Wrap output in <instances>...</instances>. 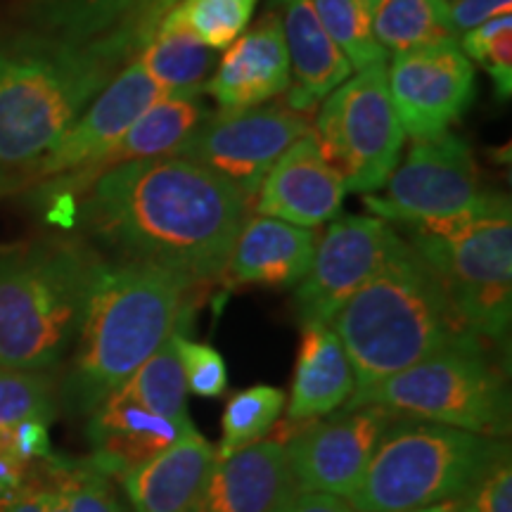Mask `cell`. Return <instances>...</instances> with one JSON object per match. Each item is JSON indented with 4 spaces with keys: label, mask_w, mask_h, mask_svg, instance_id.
<instances>
[{
    "label": "cell",
    "mask_w": 512,
    "mask_h": 512,
    "mask_svg": "<svg viewBox=\"0 0 512 512\" xmlns=\"http://www.w3.org/2000/svg\"><path fill=\"white\" fill-rule=\"evenodd\" d=\"M396 117L411 138L451 128L475 100V67L458 41H444L394 55L387 72Z\"/></svg>",
    "instance_id": "obj_15"
},
{
    "label": "cell",
    "mask_w": 512,
    "mask_h": 512,
    "mask_svg": "<svg viewBox=\"0 0 512 512\" xmlns=\"http://www.w3.org/2000/svg\"><path fill=\"white\" fill-rule=\"evenodd\" d=\"M465 512H512V465L503 456L465 496Z\"/></svg>",
    "instance_id": "obj_36"
},
{
    "label": "cell",
    "mask_w": 512,
    "mask_h": 512,
    "mask_svg": "<svg viewBox=\"0 0 512 512\" xmlns=\"http://www.w3.org/2000/svg\"><path fill=\"white\" fill-rule=\"evenodd\" d=\"M133 60L164 95H200L216 64V50L185 31L157 29Z\"/></svg>",
    "instance_id": "obj_26"
},
{
    "label": "cell",
    "mask_w": 512,
    "mask_h": 512,
    "mask_svg": "<svg viewBox=\"0 0 512 512\" xmlns=\"http://www.w3.org/2000/svg\"><path fill=\"white\" fill-rule=\"evenodd\" d=\"M380 190L382 195L363 197V204L377 219L396 226L446 219L486 195L470 145L451 131L413 138L408 157Z\"/></svg>",
    "instance_id": "obj_10"
},
{
    "label": "cell",
    "mask_w": 512,
    "mask_h": 512,
    "mask_svg": "<svg viewBox=\"0 0 512 512\" xmlns=\"http://www.w3.org/2000/svg\"><path fill=\"white\" fill-rule=\"evenodd\" d=\"M396 418L399 415L389 408L366 403L344 406L306 425H290L294 432L280 439L287 448L294 491L349 498Z\"/></svg>",
    "instance_id": "obj_12"
},
{
    "label": "cell",
    "mask_w": 512,
    "mask_h": 512,
    "mask_svg": "<svg viewBox=\"0 0 512 512\" xmlns=\"http://www.w3.org/2000/svg\"><path fill=\"white\" fill-rule=\"evenodd\" d=\"M273 512H354L347 498L320 491H292Z\"/></svg>",
    "instance_id": "obj_40"
},
{
    "label": "cell",
    "mask_w": 512,
    "mask_h": 512,
    "mask_svg": "<svg viewBox=\"0 0 512 512\" xmlns=\"http://www.w3.org/2000/svg\"><path fill=\"white\" fill-rule=\"evenodd\" d=\"M356 387L354 368L330 325L302 328L297 366L285 401L287 425H306L347 406Z\"/></svg>",
    "instance_id": "obj_25"
},
{
    "label": "cell",
    "mask_w": 512,
    "mask_h": 512,
    "mask_svg": "<svg viewBox=\"0 0 512 512\" xmlns=\"http://www.w3.org/2000/svg\"><path fill=\"white\" fill-rule=\"evenodd\" d=\"M216 465V446L190 432L117 479L131 512H195Z\"/></svg>",
    "instance_id": "obj_21"
},
{
    "label": "cell",
    "mask_w": 512,
    "mask_h": 512,
    "mask_svg": "<svg viewBox=\"0 0 512 512\" xmlns=\"http://www.w3.org/2000/svg\"><path fill=\"white\" fill-rule=\"evenodd\" d=\"M195 287L162 268L107 261L57 377L60 408L88 415L131 380L171 332L188 325Z\"/></svg>",
    "instance_id": "obj_3"
},
{
    "label": "cell",
    "mask_w": 512,
    "mask_h": 512,
    "mask_svg": "<svg viewBox=\"0 0 512 512\" xmlns=\"http://www.w3.org/2000/svg\"><path fill=\"white\" fill-rule=\"evenodd\" d=\"M0 512H131L117 479L102 472L91 456L53 451L34 460L10 494L0 496Z\"/></svg>",
    "instance_id": "obj_18"
},
{
    "label": "cell",
    "mask_w": 512,
    "mask_h": 512,
    "mask_svg": "<svg viewBox=\"0 0 512 512\" xmlns=\"http://www.w3.org/2000/svg\"><path fill=\"white\" fill-rule=\"evenodd\" d=\"M373 36L387 55L458 41L448 0H382L373 10Z\"/></svg>",
    "instance_id": "obj_27"
},
{
    "label": "cell",
    "mask_w": 512,
    "mask_h": 512,
    "mask_svg": "<svg viewBox=\"0 0 512 512\" xmlns=\"http://www.w3.org/2000/svg\"><path fill=\"white\" fill-rule=\"evenodd\" d=\"M366 403H377L403 418L484 437L503 439L510 434L508 382L479 337L422 358L347 403V408Z\"/></svg>",
    "instance_id": "obj_8"
},
{
    "label": "cell",
    "mask_w": 512,
    "mask_h": 512,
    "mask_svg": "<svg viewBox=\"0 0 512 512\" xmlns=\"http://www.w3.org/2000/svg\"><path fill=\"white\" fill-rule=\"evenodd\" d=\"M259 0H178L157 29L185 31L211 50L228 48L252 22Z\"/></svg>",
    "instance_id": "obj_30"
},
{
    "label": "cell",
    "mask_w": 512,
    "mask_h": 512,
    "mask_svg": "<svg viewBox=\"0 0 512 512\" xmlns=\"http://www.w3.org/2000/svg\"><path fill=\"white\" fill-rule=\"evenodd\" d=\"M294 491L283 439H261L211 470L195 512H273Z\"/></svg>",
    "instance_id": "obj_24"
},
{
    "label": "cell",
    "mask_w": 512,
    "mask_h": 512,
    "mask_svg": "<svg viewBox=\"0 0 512 512\" xmlns=\"http://www.w3.org/2000/svg\"><path fill=\"white\" fill-rule=\"evenodd\" d=\"M344 195V181L325 159L313 131H309L294 140L268 169L252 207L259 216L302 228H320L337 219Z\"/></svg>",
    "instance_id": "obj_16"
},
{
    "label": "cell",
    "mask_w": 512,
    "mask_h": 512,
    "mask_svg": "<svg viewBox=\"0 0 512 512\" xmlns=\"http://www.w3.org/2000/svg\"><path fill=\"white\" fill-rule=\"evenodd\" d=\"M143 5L145 0H29V19L38 34L81 43L110 34Z\"/></svg>",
    "instance_id": "obj_28"
},
{
    "label": "cell",
    "mask_w": 512,
    "mask_h": 512,
    "mask_svg": "<svg viewBox=\"0 0 512 512\" xmlns=\"http://www.w3.org/2000/svg\"><path fill=\"white\" fill-rule=\"evenodd\" d=\"M467 60H475L494 81L496 95L508 100L512 93V15H498L460 34L458 41Z\"/></svg>",
    "instance_id": "obj_34"
},
{
    "label": "cell",
    "mask_w": 512,
    "mask_h": 512,
    "mask_svg": "<svg viewBox=\"0 0 512 512\" xmlns=\"http://www.w3.org/2000/svg\"><path fill=\"white\" fill-rule=\"evenodd\" d=\"M508 453L503 439L399 415L347 503L354 512H413L458 501Z\"/></svg>",
    "instance_id": "obj_7"
},
{
    "label": "cell",
    "mask_w": 512,
    "mask_h": 512,
    "mask_svg": "<svg viewBox=\"0 0 512 512\" xmlns=\"http://www.w3.org/2000/svg\"><path fill=\"white\" fill-rule=\"evenodd\" d=\"M10 444L24 463H34L53 453L50 444V422L24 420L10 430Z\"/></svg>",
    "instance_id": "obj_38"
},
{
    "label": "cell",
    "mask_w": 512,
    "mask_h": 512,
    "mask_svg": "<svg viewBox=\"0 0 512 512\" xmlns=\"http://www.w3.org/2000/svg\"><path fill=\"white\" fill-rule=\"evenodd\" d=\"M366 3H368V8H370V10H375V8H377V5H380V3H382V0H366Z\"/></svg>",
    "instance_id": "obj_43"
},
{
    "label": "cell",
    "mask_w": 512,
    "mask_h": 512,
    "mask_svg": "<svg viewBox=\"0 0 512 512\" xmlns=\"http://www.w3.org/2000/svg\"><path fill=\"white\" fill-rule=\"evenodd\" d=\"M512 0H453L448 3V19H451L453 34L460 36L475 29L477 24L498 15H510Z\"/></svg>",
    "instance_id": "obj_37"
},
{
    "label": "cell",
    "mask_w": 512,
    "mask_h": 512,
    "mask_svg": "<svg viewBox=\"0 0 512 512\" xmlns=\"http://www.w3.org/2000/svg\"><path fill=\"white\" fill-rule=\"evenodd\" d=\"M183 328H188V325H183ZM178 330L171 332L155 349V354L147 358L143 366L131 375V380L121 387L159 418H166L183 430H195L188 413V384H185L176 347Z\"/></svg>",
    "instance_id": "obj_29"
},
{
    "label": "cell",
    "mask_w": 512,
    "mask_h": 512,
    "mask_svg": "<svg viewBox=\"0 0 512 512\" xmlns=\"http://www.w3.org/2000/svg\"><path fill=\"white\" fill-rule=\"evenodd\" d=\"M159 98H164L162 88L131 60L46 155L5 190H38L83 174Z\"/></svg>",
    "instance_id": "obj_14"
},
{
    "label": "cell",
    "mask_w": 512,
    "mask_h": 512,
    "mask_svg": "<svg viewBox=\"0 0 512 512\" xmlns=\"http://www.w3.org/2000/svg\"><path fill=\"white\" fill-rule=\"evenodd\" d=\"M396 238V228L377 216L332 219L318 238L309 273L294 290V316L302 328L330 325L337 311L373 278Z\"/></svg>",
    "instance_id": "obj_13"
},
{
    "label": "cell",
    "mask_w": 512,
    "mask_h": 512,
    "mask_svg": "<svg viewBox=\"0 0 512 512\" xmlns=\"http://www.w3.org/2000/svg\"><path fill=\"white\" fill-rule=\"evenodd\" d=\"M347 192L373 195L387 183L403 150L401 121L387 86V62L358 69L337 86L311 128Z\"/></svg>",
    "instance_id": "obj_9"
},
{
    "label": "cell",
    "mask_w": 512,
    "mask_h": 512,
    "mask_svg": "<svg viewBox=\"0 0 512 512\" xmlns=\"http://www.w3.org/2000/svg\"><path fill=\"white\" fill-rule=\"evenodd\" d=\"M176 347L188 392L202 396V399H219L221 394H226L228 370L219 351L209 344L190 339L188 328L178 330Z\"/></svg>",
    "instance_id": "obj_35"
},
{
    "label": "cell",
    "mask_w": 512,
    "mask_h": 512,
    "mask_svg": "<svg viewBox=\"0 0 512 512\" xmlns=\"http://www.w3.org/2000/svg\"><path fill=\"white\" fill-rule=\"evenodd\" d=\"M413 512H465V498H458V501H446L439 505H432V508H422Z\"/></svg>",
    "instance_id": "obj_42"
},
{
    "label": "cell",
    "mask_w": 512,
    "mask_h": 512,
    "mask_svg": "<svg viewBox=\"0 0 512 512\" xmlns=\"http://www.w3.org/2000/svg\"><path fill=\"white\" fill-rule=\"evenodd\" d=\"M178 0H145V5L140 8L136 15L131 19H126L121 27L128 29V34L133 38V48H136V55L140 53V48L145 46L147 41H150L152 36H155V31L159 27V22H162V17L169 12Z\"/></svg>",
    "instance_id": "obj_39"
},
{
    "label": "cell",
    "mask_w": 512,
    "mask_h": 512,
    "mask_svg": "<svg viewBox=\"0 0 512 512\" xmlns=\"http://www.w3.org/2000/svg\"><path fill=\"white\" fill-rule=\"evenodd\" d=\"M60 413L57 375L0 366V430L24 420L53 422Z\"/></svg>",
    "instance_id": "obj_33"
},
{
    "label": "cell",
    "mask_w": 512,
    "mask_h": 512,
    "mask_svg": "<svg viewBox=\"0 0 512 512\" xmlns=\"http://www.w3.org/2000/svg\"><path fill=\"white\" fill-rule=\"evenodd\" d=\"M207 117L209 110L200 100V95H164V98L152 102V105L128 126L124 136H121L117 143L91 166V169H86L83 174L74 178H67V181L38 188V192H41V195L53 192L57 202H69L76 192L86 188L93 178L114 169V166L138 162V159L178 155V150H181L185 140L202 126V121Z\"/></svg>",
    "instance_id": "obj_19"
},
{
    "label": "cell",
    "mask_w": 512,
    "mask_h": 512,
    "mask_svg": "<svg viewBox=\"0 0 512 512\" xmlns=\"http://www.w3.org/2000/svg\"><path fill=\"white\" fill-rule=\"evenodd\" d=\"M31 463H24L10 444V430H0V496L10 494L27 475Z\"/></svg>",
    "instance_id": "obj_41"
},
{
    "label": "cell",
    "mask_w": 512,
    "mask_h": 512,
    "mask_svg": "<svg viewBox=\"0 0 512 512\" xmlns=\"http://www.w3.org/2000/svg\"><path fill=\"white\" fill-rule=\"evenodd\" d=\"M105 266V254L74 235L0 247V366L57 375Z\"/></svg>",
    "instance_id": "obj_5"
},
{
    "label": "cell",
    "mask_w": 512,
    "mask_h": 512,
    "mask_svg": "<svg viewBox=\"0 0 512 512\" xmlns=\"http://www.w3.org/2000/svg\"><path fill=\"white\" fill-rule=\"evenodd\" d=\"M330 328L354 368L347 403L422 358L479 337L399 230L373 278L337 311Z\"/></svg>",
    "instance_id": "obj_4"
},
{
    "label": "cell",
    "mask_w": 512,
    "mask_h": 512,
    "mask_svg": "<svg viewBox=\"0 0 512 512\" xmlns=\"http://www.w3.org/2000/svg\"><path fill=\"white\" fill-rule=\"evenodd\" d=\"M311 128L309 114L292 110L287 102L221 110L202 121L178 150V157L226 176L238 185L249 204H254V195L268 169Z\"/></svg>",
    "instance_id": "obj_11"
},
{
    "label": "cell",
    "mask_w": 512,
    "mask_h": 512,
    "mask_svg": "<svg viewBox=\"0 0 512 512\" xmlns=\"http://www.w3.org/2000/svg\"><path fill=\"white\" fill-rule=\"evenodd\" d=\"M430 266L467 328L503 342L512 318V211L501 192L446 219L396 228Z\"/></svg>",
    "instance_id": "obj_6"
},
{
    "label": "cell",
    "mask_w": 512,
    "mask_h": 512,
    "mask_svg": "<svg viewBox=\"0 0 512 512\" xmlns=\"http://www.w3.org/2000/svg\"><path fill=\"white\" fill-rule=\"evenodd\" d=\"M136 57L126 27L93 41H0V190L34 166Z\"/></svg>",
    "instance_id": "obj_2"
},
{
    "label": "cell",
    "mask_w": 512,
    "mask_h": 512,
    "mask_svg": "<svg viewBox=\"0 0 512 512\" xmlns=\"http://www.w3.org/2000/svg\"><path fill=\"white\" fill-rule=\"evenodd\" d=\"M318 238V228L292 226L271 216H247L221 278L230 285H297L309 273Z\"/></svg>",
    "instance_id": "obj_22"
},
{
    "label": "cell",
    "mask_w": 512,
    "mask_h": 512,
    "mask_svg": "<svg viewBox=\"0 0 512 512\" xmlns=\"http://www.w3.org/2000/svg\"><path fill=\"white\" fill-rule=\"evenodd\" d=\"M285 401L287 396L283 389L268 387V384H256L230 396L223 408V437L216 448V463L266 439V434L283 415Z\"/></svg>",
    "instance_id": "obj_31"
},
{
    "label": "cell",
    "mask_w": 512,
    "mask_h": 512,
    "mask_svg": "<svg viewBox=\"0 0 512 512\" xmlns=\"http://www.w3.org/2000/svg\"><path fill=\"white\" fill-rule=\"evenodd\" d=\"M69 204L72 223L114 261L162 268L192 285L221 278L252 207L226 176L178 155L114 166Z\"/></svg>",
    "instance_id": "obj_1"
},
{
    "label": "cell",
    "mask_w": 512,
    "mask_h": 512,
    "mask_svg": "<svg viewBox=\"0 0 512 512\" xmlns=\"http://www.w3.org/2000/svg\"><path fill=\"white\" fill-rule=\"evenodd\" d=\"M86 418L91 460L114 479L155 458L185 434L195 432L147 411L124 387L107 396Z\"/></svg>",
    "instance_id": "obj_20"
},
{
    "label": "cell",
    "mask_w": 512,
    "mask_h": 512,
    "mask_svg": "<svg viewBox=\"0 0 512 512\" xmlns=\"http://www.w3.org/2000/svg\"><path fill=\"white\" fill-rule=\"evenodd\" d=\"M290 83L283 24L278 12L268 8L252 29L230 43L211 79L204 81L202 93L211 95L223 110H245L285 95Z\"/></svg>",
    "instance_id": "obj_17"
},
{
    "label": "cell",
    "mask_w": 512,
    "mask_h": 512,
    "mask_svg": "<svg viewBox=\"0 0 512 512\" xmlns=\"http://www.w3.org/2000/svg\"><path fill=\"white\" fill-rule=\"evenodd\" d=\"M313 10L351 69H366L387 62V53L373 36V10L366 0H311Z\"/></svg>",
    "instance_id": "obj_32"
},
{
    "label": "cell",
    "mask_w": 512,
    "mask_h": 512,
    "mask_svg": "<svg viewBox=\"0 0 512 512\" xmlns=\"http://www.w3.org/2000/svg\"><path fill=\"white\" fill-rule=\"evenodd\" d=\"M283 24L287 55H290V83L285 102L297 112L309 114L349 79L351 64L332 41L313 10L311 0H271Z\"/></svg>",
    "instance_id": "obj_23"
}]
</instances>
